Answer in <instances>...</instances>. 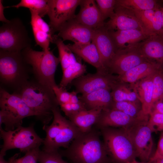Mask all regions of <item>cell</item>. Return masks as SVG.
Returning a JSON list of instances; mask_svg holds the SVG:
<instances>
[{
    "mask_svg": "<svg viewBox=\"0 0 163 163\" xmlns=\"http://www.w3.org/2000/svg\"><path fill=\"white\" fill-rule=\"evenodd\" d=\"M155 153L163 156V132L160 137L157 148Z\"/></svg>",
    "mask_w": 163,
    "mask_h": 163,
    "instance_id": "obj_44",
    "label": "cell"
},
{
    "mask_svg": "<svg viewBox=\"0 0 163 163\" xmlns=\"http://www.w3.org/2000/svg\"><path fill=\"white\" fill-rule=\"evenodd\" d=\"M67 45L73 53L95 68L97 71H107L103 66L98 51L93 42Z\"/></svg>",
    "mask_w": 163,
    "mask_h": 163,
    "instance_id": "obj_21",
    "label": "cell"
},
{
    "mask_svg": "<svg viewBox=\"0 0 163 163\" xmlns=\"http://www.w3.org/2000/svg\"><path fill=\"white\" fill-rule=\"evenodd\" d=\"M31 43L27 30L20 18H13L1 26L0 50L21 52L31 47Z\"/></svg>",
    "mask_w": 163,
    "mask_h": 163,
    "instance_id": "obj_8",
    "label": "cell"
},
{
    "mask_svg": "<svg viewBox=\"0 0 163 163\" xmlns=\"http://www.w3.org/2000/svg\"><path fill=\"white\" fill-rule=\"evenodd\" d=\"M119 82L117 75L104 71L83 75L72 82L76 92L85 95L101 89L111 91Z\"/></svg>",
    "mask_w": 163,
    "mask_h": 163,
    "instance_id": "obj_9",
    "label": "cell"
},
{
    "mask_svg": "<svg viewBox=\"0 0 163 163\" xmlns=\"http://www.w3.org/2000/svg\"></svg>",
    "mask_w": 163,
    "mask_h": 163,
    "instance_id": "obj_52",
    "label": "cell"
},
{
    "mask_svg": "<svg viewBox=\"0 0 163 163\" xmlns=\"http://www.w3.org/2000/svg\"><path fill=\"white\" fill-rule=\"evenodd\" d=\"M59 151L71 163H112L99 132L92 128L81 132L68 148Z\"/></svg>",
    "mask_w": 163,
    "mask_h": 163,
    "instance_id": "obj_1",
    "label": "cell"
},
{
    "mask_svg": "<svg viewBox=\"0 0 163 163\" xmlns=\"http://www.w3.org/2000/svg\"><path fill=\"white\" fill-rule=\"evenodd\" d=\"M92 41L95 45L103 66L107 70L116 51L108 31L104 26V24L94 30Z\"/></svg>",
    "mask_w": 163,
    "mask_h": 163,
    "instance_id": "obj_17",
    "label": "cell"
},
{
    "mask_svg": "<svg viewBox=\"0 0 163 163\" xmlns=\"http://www.w3.org/2000/svg\"><path fill=\"white\" fill-rule=\"evenodd\" d=\"M148 163H163V156L155 153Z\"/></svg>",
    "mask_w": 163,
    "mask_h": 163,
    "instance_id": "obj_43",
    "label": "cell"
},
{
    "mask_svg": "<svg viewBox=\"0 0 163 163\" xmlns=\"http://www.w3.org/2000/svg\"><path fill=\"white\" fill-rule=\"evenodd\" d=\"M81 132L71 121L62 116L61 128L51 151L58 150L60 147L68 148Z\"/></svg>",
    "mask_w": 163,
    "mask_h": 163,
    "instance_id": "obj_24",
    "label": "cell"
},
{
    "mask_svg": "<svg viewBox=\"0 0 163 163\" xmlns=\"http://www.w3.org/2000/svg\"><path fill=\"white\" fill-rule=\"evenodd\" d=\"M161 9H162V29L161 32L160 34L158 35L163 37V1H162L161 3Z\"/></svg>",
    "mask_w": 163,
    "mask_h": 163,
    "instance_id": "obj_48",
    "label": "cell"
},
{
    "mask_svg": "<svg viewBox=\"0 0 163 163\" xmlns=\"http://www.w3.org/2000/svg\"><path fill=\"white\" fill-rule=\"evenodd\" d=\"M87 110L110 109L113 102L111 91L101 89L78 97Z\"/></svg>",
    "mask_w": 163,
    "mask_h": 163,
    "instance_id": "obj_23",
    "label": "cell"
},
{
    "mask_svg": "<svg viewBox=\"0 0 163 163\" xmlns=\"http://www.w3.org/2000/svg\"><path fill=\"white\" fill-rule=\"evenodd\" d=\"M100 129L112 163H128L136 159L133 142L124 128L106 127Z\"/></svg>",
    "mask_w": 163,
    "mask_h": 163,
    "instance_id": "obj_4",
    "label": "cell"
},
{
    "mask_svg": "<svg viewBox=\"0 0 163 163\" xmlns=\"http://www.w3.org/2000/svg\"><path fill=\"white\" fill-rule=\"evenodd\" d=\"M30 24L36 44L43 51L50 50V43L52 42L53 34L49 24H47L36 13L30 11Z\"/></svg>",
    "mask_w": 163,
    "mask_h": 163,
    "instance_id": "obj_20",
    "label": "cell"
},
{
    "mask_svg": "<svg viewBox=\"0 0 163 163\" xmlns=\"http://www.w3.org/2000/svg\"><path fill=\"white\" fill-rule=\"evenodd\" d=\"M79 13L74 18L78 22L93 29L104 24L95 0H81Z\"/></svg>",
    "mask_w": 163,
    "mask_h": 163,
    "instance_id": "obj_19",
    "label": "cell"
},
{
    "mask_svg": "<svg viewBox=\"0 0 163 163\" xmlns=\"http://www.w3.org/2000/svg\"><path fill=\"white\" fill-rule=\"evenodd\" d=\"M95 1L104 21L113 16L116 0H96Z\"/></svg>",
    "mask_w": 163,
    "mask_h": 163,
    "instance_id": "obj_36",
    "label": "cell"
},
{
    "mask_svg": "<svg viewBox=\"0 0 163 163\" xmlns=\"http://www.w3.org/2000/svg\"><path fill=\"white\" fill-rule=\"evenodd\" d=\"M59 106L65 115L69 118L73 115V112L71 104L69 102L62 104Z\"/></svg>",
    "mask_w": 163,
    "mask_h": 163,
    "instance_id": "obj_41",
    "label": "cell"
},
{
    "mask_svg": "<svg viewBox=\"0 0 163 163\" xmlns=\"http://www.w3.org/2000/svg\"><path fill=\"white\" fill-rule=\"evenodd\" d=\"M108 31L116 52L134 46L150 35L137 29Z\"/></svg>",
    "mask_w": 163,
    "mask_h": 163,
    "instance_id": "obj_18",
    "label": "cell"
},
{
    "mask_svg": "<svg viewBox=\"0 0 163 163\" xmlns=\"http://www.w3.org/2000/svg\"><path fill=\"white\" fill-rule=\"evenodd\" d=\"M63 42L62 39L57 35H53L52 43H54L58 48V57L62 71L71 65L79 61L67 45L65 44Z\"/></svg>",
    "mask_w": 163,
    "mask_h": 163,
    "instance_id": "obj_30",
    "label": "cell"
},
{
    "mask_svg": "<svg viewBox=\"0 0 163 163\" xmlns=\"http://www.w3.org/2000/svg\"><path fill=\"white\" fill-rule=\"evenodd\" d=\"M21 52L25 62L30 67L36 81L53 89L57 85L55 75L60 63L59 58L50 50L38 51L31 47L27 48Z\"/></svg>",
    "mask_w": 163,
    "mask_h": 163,
    "instance_id": "obj_3",
    "label": "cell"
},
{
    "mask_svg": "<svg viewBox=\"0 0 163 163\" xmlns=\"http://www.w3.org/2000/svg\"><path fill=\"white\" fill-rule=\"evenodd\" d=\"M135 46L147 60L163 67V37L156 35H149Z\"/></svg>",
    "mask_w": 163,
    "mask_h": 163,
    "instance_id": "obj_16",
    "label": "cell"
},
{
    "mask_svg": "<svg viewBox=\"0 0 163 163\" xmlns=\"http://www.w3.org/2000/svg\"><path fill=\"white\" fill-rule=\"evenodd\" d=\"M62 157L59 150L50 152L40 150L38 161L39 163H69Z\"/></svg>",
    "mask_w": 163,
    "mask_h": 163,
    "instance_id": "obj_37",
    "label": "cell"
},
{
    "mask_svg": "<svg viewBox=\"0 0 163 163\" xmlns=\"http://www.w3.org/2000/svg\"><path fill=\"white\" fill-rule=\"evenodd\" d=\"M110 109L121 111L129 116L136 118L149 119V116L142 113L141 103L139 101H113Z\"/></svg>",
    "mask_w": 163,
    "mask_h": 163,
    "instance_id": "obj_28",
    "label": "cell"
},
{
    "mask_svg": "<svg viewBox=\"0 0 163 163\" xmlns=\"http://www.w3.org/2000/svg\"><path fill=\"white\" fill-rule=\"evenodd\" d=\"M128 163H145V162H139L138 161H137L136 159H135L133 160L132 161L129 162Z\"/></svg>",
    "mask_w": 163,
    "mask_h": 163,
    "instance_id": "obj_49",
    "label": "cell"
},
{
    "mask_svg": "<svg viewBox=\"0 0 163 163\" xmlns=\"http://www.w3.org/2000/svg\"><path fill=\"white\" fill-rule=\"evenodd\" d=\"M160 1L155 0H116L115 6L133 10L143 11L156 7Z\"/></svg>",
    "mask_w": 163,
    "mask_h": 163,
    "instance_id": "obj_32",
    "label": "cell"
},
{
    "mask_svg": "<svg viewBox=\"0 0 163 163\" xmlns=\"http://www.w3.org/2000/svg\"><path fill=\"white\" fill-rule=\"evenodd\" d=\"M0 128L4 124L5 130H13L21 126L23 119L35 114L20 95L10 94L5 89H0Z\"/></svg>",
    "mask_w": 163,
    "mask_h": 163,
    "instance_id": "obj_5",
    "label": "cell"
},
{
    "mask_svg": "<svg viewBox=\"0 0 163 163\" xmlns=\"http://www.w3.org/2000/svg\"><path fill=\"white\" fill-rule=\"evenodd\" d=\"M111 94L114 102L139 101L133 85L120 82L112 89Z\"/></svg>",
    "mask_w": 163,
    "mask_h": 163,
    "instance_id": "obj_29",
    "label": "cell"
},
{
    "mask_svg": "<svg viewBox=\"0 0 163 163\" xmlns=\"http://www.w3.org/2000/svg\"><path fill=\"white\" fill-rule=\"evenodd\" d=\"M53 120L49 126L44 125L43 129L46 133V136L43 143L42 150L46 152L51 151L55 140L58 136L61 126V114L59 106L53 110Z\"/></svg>",
    "mask_w": 163,
    "mask_h": 163,
    "instance_id": "obj_27",
    "label": "cell"
},
{
    "mask_svg": "<svg viewBox=\"0 0 163 163\" xmlns=\"http://www.w3.org/2000/svg\"><path fill=\"white\" fill-rule=\"evenodd\" d=\"M15 92L19 94L43 124L53 118V110L59 106L53 89L35 81H28Z\"/></svg>",
    "mask_w": 163,
    "mask_h": 163,
    "instance_id": "obj_2",
    "label": "cell"
},
{
    "mask_svg": "<svg viewBox=\"0 0 163 163\" xmlns=\"http://www.w3.org/2000/svg\"><path fill=\"white\" fill-rule=\"evenodd\" d=\"M3 1L0 0V21L3 23L8 22L9 20L5 17L4 14V10L7 7H5L3 5Z\"/></svg>",
    "mask_w": 163,
    "mask_h": 163,
    "instance_id": "obj_45",
    "label": "cell"
},
{
    "mask_svg": "<svg viewBox=\"0 0 163 163\" xmlns=\"http://www.w3.org/2000/svg\"><path fill=\"white\" fill-rule=\"evenodd\" d=\"M12 163H17V159H15L12 162Z\"/></svg>",
    "mask_w": 163,
    "mask_h": 163,
    "instance_id": "obj_50",
    "label": "cell"
},
{
    "mask_svg": "<svg viewBox=\"0 0 163 163\" xmlns=\"http://www.w3.org/2000/svg\"><path fill=\"white\" fill-rule=\"evenodd\" d=\"M155 113L163 114V101L162 100L156 102L152 105L150 114Z\"/></svg>",
    "mask_w": 163,
    "mask_h": 163,
    "instance_id": "obj_42",
    "label": "cell"
},
{
    "mask_svg": "<svg viewBox=\"0 0 163 163\" xmlns=\"http://www.w3.org/2000/svg\"><path fill=\"white\" fill-rule=\"evenodd\" d=\"M102 110L94 109L85 110L80 111L69 118L71 121L83 133L90 131L94 125L101 114Z\"/></svg>",
    "mask_w": 163,
    "mask_h": 163,
    "instance_id": "obj_26",
    "label": "cell"
},
{
    "mask_svg": "<svg viewBox=\"0 0 163 163\" xmlns=\"http://www.w3.org/2000/svg\"><path fill=\"white\" fill-rule=\"evenodd\" d=\"M161 68L159 65L146 61L117 76L120 82L134 85L141 79L152 75Z\"/></svg>",
    "mask_w": 163,
    "mask_h": 163,
    "instance_id": "obj_22",
    "label": "cell"
},
{
    "mask_svg": "<svg viewBox=\"0 0 163 163\" xmlns=\"http://www.w3.org/2000/svg\"><path fill=\"white\" fill-rule=\"evenodd\" d=\"M7 7L26 8L30 11L36 13L42 18L47 14L48 11L47 0H21L17 4Z\"/></svg>",
    "mask_w": 163,
    "mask_h": 163,
    "instance_id": "obj_33",
    "label": "cell"
},
{
    "mask_svg": "<svg viewBox=\"0 0 163 163\" xmlns=\"http://www.w3.org/2000/svg\"><path fill=\"white\" fill-rule=\"evenodd\" d=\"M161 68H162V70L163 71V67Z\"/></svg>",
    "mask_w": 163,
    "mask_h": 163,
    "instance_id": "obj_51",
    "label": "cell"
},
{
    "mask_svg": "<svg viewBox=\"0 0 163 163\" xmlns=\"http://www.w3.org/2000/svg\"><path fill=\"white\" fill-rule=\"evenodd\" d=\"M86 70V66L79 61L71 65L62 71L63 74L59 86L66 89L74 80L84 75Z\"/></svg>",
    "mask_w": 163,
    "mask_h": 163,
    "instance_id": "obj_31",
    "label": "cell"
},
{
    "mask_svg": "<svg viewBox=\"0 0 163 163\" xmlns=\"http://www.w3.org/2000/svg\"><path fill=\"white\" fill-rule=\"evenodd\" d=\"M148 121H142L124 128L132 141L137 157L145 163L149 162L153 156L152 132L147 125Z\"/></svg>",
    "mask_w": 163,
    "mask_h": 163,
    "instance_id": "obj_10",
    "label": "cell"
},
{
    "mask_svg": "<svg viewBox=\"0 0 163 163\" xmlns=\"http://www.w3.org/2000/svg\"><path fill=\"white\" fill-rule=\"evenodd\" d=\"M154 74L133 85L141 103L142 113L146 116L149 115L152 106V78Z\"/></svg>",
    "mask_w": 163,
    "mask_h": 163,
    "instance_id": "obj_25",
    "label": "cell"
},
{
    "mask_svg": "<svg viewBox=\"0 0 163 163\" xmlns=\"http://www.w3.org/2000/svg\"><path fill=\"white\" fill-rule=\"evenodd\" d=\"M59 106L69 102L70 92L57 85L53 88Z\"/></svg>",
    "mask_w": 163,
    "mask_h": 163,
    "instance_id": "obj_40",
    "label": "cell"
},
{
    "mask_svg": "<svg viewBox=\"0 0 163 163\" xmlns=\"http://www.w3.org/2000/svg\"><path fill=\"white\" fill-rule=\"evenodd\" d=\"M156 7L153 9L149 10H133L146 32L150 35H152V24Z\"/></svg>",
    "mask_w": 163,
    "mask_h": 163,
    "instance_id": "obj_35",
    "label": "cell"
},
{
    "mask_svg": "<svg viewBox=\"0 0 163 163\" xmlns=\"http://www.w3.org/2000/svg\"><path fill=\"white\" fill-rule=\"evenodd\" d=\"M40 150L37 148L28 151L24 156L17 159V163H37Z\"/></svg>",
    "mask_w": 163,
    "mask_h": 163,
    "instance_id": "obj_39",
    "label": "cell"
},
{
    "mask_svg": "<svg viewBox=\"0 0 163 163\" xmlns=\"http://www.w3.org/2000/svg\"><path fill=\"white\" fill-rule=\"evenodd\" d=\"M30 66L21 52L0 50V80L2 84L18 90L28 81Z\"/></svg>",
    "mask_w": 163,
    "mask_h": 163,
    "instance_id": "obj_6",
    "label": "cell"
},
{
    "mask_svg": "<svg viewBox=\"0 0 163 163\" xmlns=\"http://www.w3.org/2000/svg\"><path fill=\"white\" fill-rule=\"evenodd\" d=\"M147 125L152 132H163V114L157 113L150 114Z\"/></svg>",
    "mask_w": 163,
    "mask_h": 163,
    "instance_id": "obj_38",
    "label": "cell"
},
{
    "mask_svg": "<svg viewBox=\"0 0 163 163\" xmlns=\"http://www.w3.org/2000/svg\"><path fill=\"white\" fill-rule=\"evenodd\" d=\"M81 0H47L48 15L52 34L59 31L62 25L74 18L75 12Z\"/></svg>",
    "mask_w": 163,
    "mask_h": 163,
    "instance_id": "obj_11",
    "label": "cell"
},
{
    "mask_svg": "<svg viewBox=\"0 0 163 163\" xmlns=\"http://www.w3.org/2000/svg\"><path fill=\"white\" fill-rule=\"evenodd\" d=\"M152 86L153 105L156 102L163 100V71L161 68L153 74Z\"/></svg>",
    "mask_w": 163,
    "mask_h": 163,
    "instance_id": "obj_34",
    "label": "cell"
},
{
    "mask_svg": "<svg viewBox=\"0 0 163 163\" xmlns=\"http://www.w3.org/2000/svg\"><path fill=\"white\" fill-rule=\"evenodd\" d=\"M148 120L133 118L121 111L108 109L102 110L94 125L99 129L106 127L126 128L142 121Z\"/></svg>",
    "mask_w": 163,
    "mask_h": 163,
    "instance_id": "obj_14",
    "label": "cell"
},
{
    "mask_svg": "<svg viewBox=\"0 0 163 163\" xmlns=\"http://www.w3.org/2000/svg\"><path fill=\"white\" fill-rule=\"evenodd\" d=\"M19 153H16L9 158L8 161L5 160L4 158L5 155L0 154V163H12L13 161L16 159L19 155Z\"/></svg>",
    "mask_w": 163,
    "mask_h": 163,
    "instance_id": "obj_47",
    "label": "cell"
},
{
    "mask_svg": "<svg viewBox=\"0 0 163 163\" xmlns=\"http://www.w3.org/2000/svg\"><path fill=\"white\" fill-rule=\"evenodd\" d=\"M77 94L75 91L70 92L69 102L71 104L77 103L81 101L77 96Z\"/></svg>",
    "mask_w": 163,
    "mask_h": 163,
    "instance_id": "obj_46",
    "label": "cell"
},
{
    "mask_svg": "<svg viewBox=\"0 0 163 163\" xmlns=\"http://www.w3.org/2000/svg\"><path fill=\"white\" fill-rule=\"evenodd\" d=\"M146 61L135 46L117 51L107 70L119 76Z\"/></svg>",
    "mask_w": 163,
    "mask_h": 163,
    "instance_id": "obj_12",
    "label": "cell"
},
{
    "mask_svg": "<svg viewBox=\"0 0 163 163\" xmlns=\"http://www.w3.org/2000/svg\"><path fill=\"white\" fill-rule=\"evenodd\" d=\"M0 137L3 140L0 154L5 155L6 152L14 149L21 152L39 148L44 139L35 132L33 125L24 127L20 126L13 130L6 131L0 128Z\"/></svg>",
    "mask_w": 163,
    "mask_h": 163,
    "instance_id": "obj_7",
    "label": "cell"
},
{
    "mask_svg": "<svg viewBox=\"0 0 163 163\" xmlns=\"http://www.w3.org/2000/svg\"><path fill=\"white\" fill-rule=\"evenodd\" d=\"M104 26L108 30L137 29L148 34L133 11L121 7L115 6L114 15Z\"/></svg>",
    "mask_w": 163,
    "mask_h": 163,
    "instance_id": "obj_13",
    "label": "cell"
},
{
    "mask_svg": "<svg viewBox=\"0 0 163 163\" xmlns=\"http://www.w3.org/2000/svg\"><path fill=\"white\" fill-rule=\"evenodd\" d=\"M94 30L86 26L74 18L66 22L57 35L63 41L68 40L74 43H88L92 42Z\"/></svg>",
    "mask_w": 163,
    "mask_h": 163,
    "instance_id": "obj_15",
    "label": "cell"
}]
</instances>
